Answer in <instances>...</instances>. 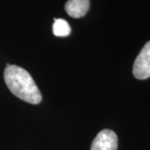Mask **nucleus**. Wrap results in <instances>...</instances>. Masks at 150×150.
Returning a JSON list of instances; mask_svg holds the SVG:
<instances>
[{"label": "nucleus", "mask_w": 150, "mask_h": 150, "mask_svg": "<svg viewBox=\"0 0 150 150\" xmlns=\"http://www.w3.org/2000/svg\"><path fill=\"white\" fill-rule=\"evenodd\" d=\"M4 77L6 85L13 95L32 104L41 102L42 94L27 70L16 65L7 64Z\"/></svg>", "instance_id": "f257e3e1"}, {"label": "nucleus", "mask_w": 150, "mask_h": 150, "mask_svg": "<svg viewBox=\"0 0 150 150\" xmlns=\"http://www.w3.org/2000/svg\"><path fill=\"white\" fill-rule=\"evenodd\" d=\"M89 0H69L64 8L70 17L79 18L87 13L89 9Z\"/></svg>", "instance_id": "20e7f679"}, {"label": "nucleus", "mask_w": 150, "mask_h": 150, "mask_svg": "<svg viewBox=\"0 0 150 150\" xmlns=\"http://www.w3.org/2000/svg\"><path fill=\"white\" fill-rule=\"evenodd\" d=\"M53 32L54 35L57 37H67L69 35L71 32V28L66 20L62 18H57L54 19Z\"/></svg>", "instance_id": "39448f33"}, {"label": "nucleus", "mask_w": 150, "mask_h": 150, "mask_svg": "<svg viewBox=\"0 0 150 150\" xmlns=\"http://www.w3.org/2000/svg\"><path fill=\"white\" fill-rule=\"evenodd\" d=\"M117 134L110 129H103L100 131L91 145V150H117Z\"/></svg>", "instance_id": "7ed1b4c3"}, {"label": "nucleus", "mask_w": 150, "mask_h": 150, "mask_svg": "<svg viewBox=\"0 0 150 150\" xmlns=\"http://www.w3.org/2000/svg\"><path fill=\"white\" fill-rule=\"evenodd\" d=\"M133 74L137 79H146L150 77V41L147 42L134 61Z\"/></svg>", "instance_id": "f03ea898"}]
</instances>
